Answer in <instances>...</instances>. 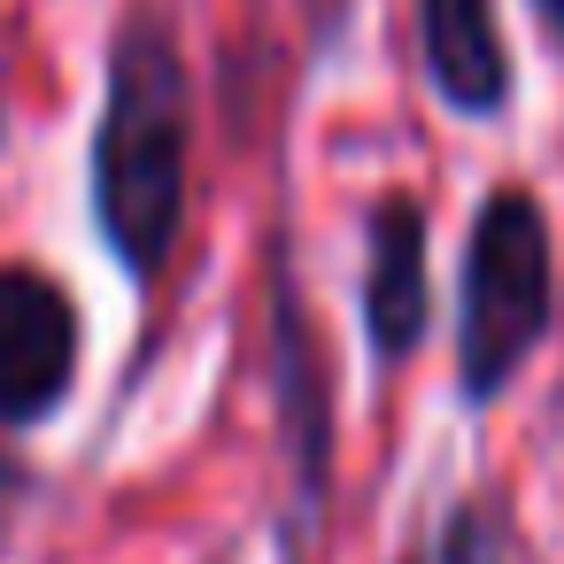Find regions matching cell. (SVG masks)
<instances>
[{"label": "cell", "mask_w": 564, "mask_h": 564, "mask_svg": "<svg viewBox=\"0 0 564 564\" xmlns=\"http://www.w3.org/2000/svg\"><path fill=\"white\" fill-rule=\"evenodd\" d=\"M556 325V232L525 178H495L471 209L464 263H456V333L448 371L456 402L487 410L518 387V371L549 348Z\"/></svg>", "instance_id": "cell-2"}, {"label": "cell", "mask_w": 564, "mask_h": 564, "mask_svg": "<svg viewBox=\"0 0 564 564\" xmlns=\"http://www.w3.org/2000/svg\"><path fill=\"white\" fill-rule=\"evenodd\" d=\"M433 564H510L502 518H495L479 495H464V502L441 518V533H433Z\"/></svg>", "instance_id": "cell-7"}, {"label": "cell", "mask_w": 564, "mask_h": 564, "mask_svg": "<svg viewBox=\"0 0 564 564\" xmlns=\"http://www.w3.org/2000/svg\"><path fill=\"white\" fill-rule=\"evenodd\" d=\"M86 364L78 294L47 263H0V433L63 417Z\"/></svg>", "instance_id": "cell-3"}, {"label": "cell", "mask_w": 564, "mask_h": 564, "mask_svg": "<svg viewBox=\"0 0 564 564\" xmlns=\"http://www.w3.org/2000/svg\"><path fill=\"white\" fill-rule=\"evenodd\" d=\"M271 379H279V410H286V441H294V479L302 502H325V471H333V394H325V340L310 333L302 302H294V271H271Z\"/></svg>", "instance_id": "cell-6"}, {"label": "cell", "mask_w": 564, "mask_h": 564, "mask_svg": "<svg viewBox=\"0 0 564 564\" xmlns=\"http://www.w3.org/2000/svg\"><path fill=\"white\" fill-rule=\"evenodd\" d=\"M364 348L379 371H402L433 333V225L417 194H387L364 217V279H356Z\"/></svg>", "instance_id": "cell-4"}, {"label": "cell", "mask_w": 564, "mask_h": 564, "mask_svg": "<svg viewBox=\"0 0 564 564\" xmlns=\"http://www.w3.org/2000/svg\"><path fill=\"white\" fill-rule=\"evenodd\" d=\"M194 186V70L163 17H124L101 63V117L86 148V209L132 294H155L186 232Z\"/></svg>", "instance_id": "cell-1"}, {"label": "cell", "mask_w": 564, "mask_h": 564, "mask_svg": "<svg viewBox=\"0 0 564 564\" xmlns=\"http://www.w3.org/2000/svg\"><path fill=\"white\" fill-rule=\"evenodd\" d=\"M417 63H425V94L464 124H502L518 101L495 0H417Z\"/></svg>", "instance_id": "cell-5"}, {"label": "cell", "mask_w": 564, "mask_h": 564, "mask_svg": "<svg viewBox=\"0 0 564 564\" xmlns=\"http://www.w3.org/2000/svg\"><path fill=\"white\" fill-rule=\"evenodd\" d=\"M525 9L541 17V32H549V47L564 55V0H525Z\"/></svg>", "instance_id": "cell-8"}]
</instances>
